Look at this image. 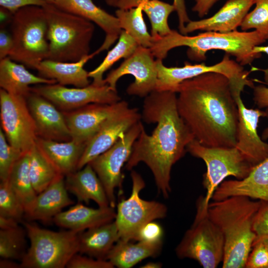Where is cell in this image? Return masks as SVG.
Masks as SVG:
<instances>
[{
    "label": "cell",
    "mask_w": 268,
    "mask_h": 268,
    "mask_svg": "<svg viewBox=\"0 0 268 268\" xmlns=\"http://www.w3.org/2000/svg\"><path fill=\"white\" fill-rule=\"evenodd\" d=\"M0 268H21L20 263L18 264L14 262V260L10 259H0Z\"/></svg>",
    "instance_id": "obj_52"
},
{
    "label": "cell",
    "mask_w": 268,
    "mask_h": 268,
    "mask_svg": "<svg viewBox=\"0 0 268 268\" xmlns=\"http://www.w3.org/2000/svg\"><path fill=\"white\" fill-rule=\"evenodd\" d=\"M48 3L55 4L58 0H46Z\"/></svg>",
    "instance_id": "obj_56"
},
{
    "label": "cell",
    "mask_w": 268,
    "mask_h": 268,
    "mask_svg": "<svg viewBox=\"0 0 268 268\" xmlns=\"http://www.w3.org/2000/svg\"><path fill=\"white\" fill-rule=\"evenodd\" d=\"M256 236H268V202L261 201L259 209L253 222Z\"/></svg>",
    "instance_id": "obj_43"
},
{
    "label": "cell",
    "mask_w": 268,
    "mask_h": 268,
    "mask_svg": "<svg viewBox=\"0 0 268 268\" xmlns=\"http://www.w3.org/2000/svg\"><path fill=\"white\" fill-rule=\"evenodd\" d=\"M27 233L24 227L0 229V259L21 260L26 254Z\"/></svg>",
    "instance_id": "obj_36"
},
{
    "label": "cell",
    "mask_w": 268,
    "mask_h": 268,
    "mask_svg": "<svg viewBox=\"0 0 268 268\" xmlns=\"http://www.w3.org/2000/svg\"><path fill=\"white\" fill-rule=\"evenodd\" d=\"M246 268H268V252L260 240L255 239L247 258Z\"/></svg>",
    "instance_id": "obj_40"
},
{
    "label": "cell",
    "mask_w": 268,
    "mask_h": 268,
    "mask_svg": "<svg viewBox=\"0 0 268 268\" xmlns=\"http://www.w3.org/2000/svg\"><path fill=\"white\" fill-rule=\"evenodd\" d=\"M256 238L261 240L264 243L268 252V236H256Z\"/></svg>",
    "instance_id": "obj_54"
},
{
    "label": "cell",
    "mask_w": 268,
    "mask_h": 268,
    "mask_svg": "<svg viewBox=\"0 0 268 268\" xmlns=\"http://www.w3.org/2000/svg\"><path fill=\"white\" fill-rule=\"evenodd\" d=\"M187 151L201 159L206 166L203 181L206 195L197 202L204 209L207 208L215 191L224 179L231 176L242 179L253 167L236 146L208 147L194 139L188 145Z\"/></svg>",
    "instance_id": "obj_8"
},
{
    "label": "cell",
    "mask_w": 268,
    "mask_h": 268,
    "mask_svg": "<svg viewBox=\"0 0 268 268\" xmlns=\"http://www.w3.org/2000/svg\"><path fill=\"white\" fill-rule=\"evenodd\" d=\"M66 187L78 202L89 204L94 201L98 207L110 205L105 189L96 173L89 164L65 176Z\"/></svg>",
    "instance_id": "obj_25"
},
{
    "label": "cell",
    "mask_w": 268,
    "mask_h": 268,
    "mask_svg": "<svg viewBox=\"0 0 268 268\" xmlns=\"http://www.w3.org/2000/svg\"><path fill=\"white\" fill-rule=\"evenodd\" d=\"M261 201L232 196L209 202L207 213L222 232L224 239L223 268H245L256 234L254 219Z\"/></svg>",
    "instance_id": "obj_4"
},
{
    "label": "cell",
    "mask_w": 268,
    "mask_h": 268,
    "mask_svg": "<svg viewBox=\"0 0 268 268\" xmlns=\"http://www.w3.org/2000/svg\"><path fill=\"white\" fill-rule=\"evenodd\" d=\"M48 3L46 0H0V8L12 15L23 7L31 5L44 6Z\"/></svg>",
    "instance_id": "obj_44"
},
{
    "label": "cell",
    "mask_w": 268,
    "mask_h": 268,
    "mask_svg": "<svg viewBox=\"0 0 268 268\" xmlns=\"http://www.w3.org/2000/svg\"><path fill=\"white\" fill-rule=\"evenodd\" d=\"M38 137L67 141L71 139L63 112L44 97L31 92L26 98Z\"/></svg>",
    "instance_id": "obj_19"
},
{
    "label": "cell",
    "mask_w": 268,
    "mask_h": 268,
    "mask_svg": "<svg viewBox=\"0 0 268 268\" xmlns=\"http://www.w3.org/2000/svg\"><path fill=\"white\" fill-rule=\"evenodd\" d=\"M23 154L15 149L7 141L0 129V180H8L11 170L16 161Z\"/></svg>",
    "instance_id": "obj_39"
},
{
    "label": "cell",
    "mask_w": 268,
    "mask_h": 268,
    "mask_svg": "<svg viewBox=\"0 0 268 268\" xmlns=\"http://www.w3.org/2000/svg\"><path fill=\"white\" fill-rule=\"evenodd\" d=\"M255 3V0H227L211 17L190 20L185 26L184 35L197 30L220 33L237 30Z\"/></svg>",
    "instance_id": "obj_22"
},
{
    "label": "cell",
    "mask_w": 268,
    "mask_h": 268,
    "mask_svg": "<svg viewBox=\"0 0 268 268\" xmlns=\"http://www.w3.org/2000/svg\"><path fill=\"white\" fill-rule=\"evenodd\" d=\"M127 104L128 102L124 100L112 104L91 103L75 110L62 111L71 139L86 144L104 122Z\"/></svg>",
    "instance_id": "obj_18"
},
{
    "label": "cell",
    "mask_w": 268,
    "mask_h": 268,
    "mask_svg": "<svg viewBox=\"0 0 268 268\" xmlns=\"http://www.w3.org/2000/svg\"><path fill=\"white\" fill-rule=\"evenodd\" d=\"M30 246L20 261L22 268H64L78 253L79 233L68 230L53 231L22 221Z\"/></svg>",
    "instance_id": "obj_7"
},
{
    "label": "cell",
    "mask_w": 268,
    "mask_h": 268,
    "mask_svg": "<svg viewBox=\"0 0 268 268\" xmlns=\"http://www.w3.org/2000/svg\"><path fill=\"white\" fill-rule=\"evenodd\" d=\"M140 3L143 12L150 22L152 37L164 36L172 31L168 19L170 15L176 11L173 4L160 0H142Z\"/></svg>",
    "instance_id": "obj_35"
},
{
    "label": "cell",
    "mask_w": 268,
    "mask_h": 268,
    "mask_svg": "<svg viewBox=\"0 0 268 268\" xmlns=\"http://www.w3.org/2000/svg\"><path fill=\"white\" fill-rule=\"evenodd\" d=\"M95 56L93 53L79 61L73 62L45 59L39 64L36 70L39 76L55 80L61 85L84 87L90 84L88 72L84 68V66Z\"/></svg>",
    "instance_id": "obj_28"
},
{
    "label": "cell",
    "mask_w": 268,
    "mask_h": 268,
    "mask_svg": "<svg viewBox=\"0 0 268 268\" xmlns=\"http://www.w3.org/2000/svg\"><path fill=\"white\" fill-rule=\"evenodd\" d=\"M268 40V35L257 30H237L227 33L205 31L188 36L172 30L165 36L152 37L149 49L156 59L163 60L172 49L186 46L188 47L187 55L189 59L199 62L205 60L208 51L222 50L234 56L237 62L244 66L251 65L262 56V53H255L254 48Z\"/></svg>",
    "instance_id": "obj_3"
},
{
    "label": "cell",
    "mask_w": 268,
    "mask_h": 268,
    "mask_svg": "<svg viewBox=\"0 0 268 268\" xmlns=\"http://www.w3.org/2000/svg\"><path fill=\"white\" fill-rule=\"evenodd\" d=\"M66 187L65 176L61 175L45 190L37 194L29 209L25 213L27 221H40L44 223L53 218L66 206L74 204Z\"/></svg>",
    "instance_id": "obj_23"
},
{
    "label": "cell",
    "mask_w": 268,
    "mask_h": 268,
    "mask_svg": "<svg viewBox=\"0 0 268 268\" xmlns=\"http://www.w3.org/2000/svg\"><path fill=\"white\" fill-rule=\"evenodd\" d=\"M36 145L57 171L66 176L77 170L86 143L73 139L58 141L38 137Z\"/></svg>",
    "instance_id": "obj_26"
},
{
    "label": "cell",
    "mask_w": 268,
    "mask_h": 268,
    "mask_svg": "<svg viewBox=\"0 0 268 268\" xmlns=\"http://www.w3.org/2000/svg\"><path fill=\"white\" fill-rule=\"evenodd\" d=\"M138 46L132 36L122 30L118 42L108 51L103 61L97 67L88 72L89 77L93 79L92 83L96 85L105 84L104 73L120 59H125L130 57Z\"/></svg>",
    "instance_id": "obj_32"
},
{
    "label": "cell",
    "mask_w": 268,
    "mask_h": 268,
    "mask_svg": "<svg viewBox=\"0 0 268 268\" xmlns=\"http://www.w3.org/2000/svg\"><path fill=\"white\" fill-rule=\"evenodd\" d=\"M125 241L119 239L113 246L105 260L114 267L131 268L149 257H156L161 252L163 241L151 243L142 241Z\"/></svg>",
    "instance_id": "obj_29"
},
{
    "label": "cell",
    "mask_w": 268,
    "mask_h": 268,
    "mask_svg": "<svg viewBox=\"0 0 268 268\" xmlns=\"http://www.w3.org/2000/svg\"><path fill=\"white\" fill-rule=\"evenodd\" d=\"M241 92H232L238 109V123L235 146L254 167L268 158V143L258 134L260 117L264 111L247 108L241 98Z\"/></svg>",
    "instance_id": "obj_17"
},
{
    "label": "cell",
    "mask_w": 268,
    "mask_h": 268,
    "mask_svg": "<svg viewBox=\"0 0 268 268\" xmlns=\"http://www.w3.org/2000/svg\"><path fill=\"white\" fill-rule=\"evenodd\" d=\"M143 125L140 121L132 127L107 150L88 164L100 180L106 193L110 205L115 207L116 189H122L124 176L122 169L128 161L134 142Z\"/></svg>",
    "instance_id": "obj_13"
},
{
    "label": "cell",
    "mask_w": 268,
    "mask_h": 268,
    "mask_svg": "<svg viewBox=\"0 0 268 268\" xmlns=\"http://www.w3.org/2000/svg\"><path fill=\"white\" fill-rule=\"evenodd\" d=\"M138 109L127 104L109 117L87 142L78 162L77 170L109 149L132 127L140 121Z\"/></svg>",
    "instance_id": "obj_16"
},
{
    "label": "cell",
    "mask_w": 268,
    "mask_h": 268,
    "mask_svg": "<svg viewBox=\"0 0 268 268\" xmlns=\"http://www.w3.org/2000/svg\"><path fill=\"white\" fill-rule=\"evenodd\" d=\"M161 267L162 264L161 263L156 262H149L141 267L143 268H160Z\"/></svg>",
    "instance_id": "obj_53"
},
{
    "label": "cell",
    "mask_w": 268,
    "mask_h": 268,
    "mask_svg": "<svg viewBox=\"0 0 268 268\" xmlns=\"http://www.w3.org/2000/svg\"><path fill=\"white\" fill-rule=\"evenodd\" d=\"M225 54L219 63L207 65L204 63L192 65L185 62L183 67H167L162 61L156 59L157 81L156 90L176 92L179 85L185 80L208 72H215L225 75L232 87L253 88V82L249 79L250 71L245 70L236 61Z\"/></svg>",
    "instance_id": "obj_11"
},
{
    "label": "cell",
    "mask_w": 268,
    "mask_h": 268,
    "mask_svg": "<svg viewBox=\"0 0 268 268\" xmlns=\"http://www.w3.org/2000/svg\"><path fill=\"white\" fill-rule=\"evenodd\" d=\"M253 100L260 109H265V117L268 119V87L263 85L254 86Z\"/></svg>",
    "instance_id": "obj_45"
},
{
    "label": "cell",
    "mask_w": 268,
    "mask_h": 268,
    "mask_svg": "<svg viewBox=\"0 0 268 268\" xmlns=\"http://www.w3.org/2000/svg\"><path fill=\"white\" fill-rule=\"evenodd\" d=\"M31 91L47 99L62 111L75 110L91 103L112 104L121 100L117 91L105 84L69 88L58 83L36 85Z\"/></svg>",
    "instance_id": "obj_14"
},
{
    "label": "cell",
    "mask_w": 268,
    "mask_h": 268,
    "mask_svg": "<svg viewBox=\"0 0 268 268\" xmlns=\"http://www.w3.org/2000/svg\"><path fill=\"white\" fill-rule=\"evenodd\" d=\"M173 4L175 9L179 21V30L180 33L184 34L185 27L187 23L191 20L188 14L185 0H173Z\"/></svg>",
    "instance_id": "obj_47"
},
{
    "label": "cell",
    "mask_w": 268,
    "mask_h": 268,
    "mask_svg": "<svg viewBox=\"0 0 268 268\" xmlns=\"http://www.w3.org/2000/svg\"><path fill=\"white\" fill-rule=\"evenodd\" d=\"M163 229L162 226L154 221L147 223L139 231L135 241L151 243L163 241Z\"/></svg>",
    "instance_id": "obj_42"
},
{
    "label": "cell",
    "mask_w": 268,
    "mask_h": 268,
    "mask_svg": "<svg viewBox=\"0 0 268 268\" xmlns=\"http://www.w3.org/2000/svg\"><path fill=\"white\" fill-rule=\"evenodd\" d=\"M43 7L48 25L47 59L73 62L89 55L95 30L93 23L53 4L48 3Z\"/></svg>",
    "instance_id": "obj_5"
},
{
    "label": "cell",
    "mask_w": 268,
    "mask_h": 268,
    "mask_svg": "<svg viewBox=\"0 0 268 268\" xmlns=\"http://www.w3.org/2000/svg\"><path fill=\"white\" fill-rule=\"evenodd\" d=\"M19 222L17 220L10 218L0 216V228L6 229L12 228L18 226Z\"/></svg>",
    "instance_id": "obj_50"
},
{
    "label": "cell",
    "mask_w": 268,
    "mask_h": 268,
    "mask_svg": "<svg viewBox=\"0 0 268 268\" xmlns=\"http://www.w3.org/2000/svg\"><path fill=\"white\" fill-rule=\"evenodd\" d=\"M56 83L55 80L34 75L9 57L0 60V87L10 94L27 98L31 92V85Z\"/></svg>",
    "instance_id": "obj_27"
},
{
    "label": "cell",
    "mask_w": 268,
    "mask_h": 268,
    "mask_svg": "<svg viewBox=\"0 0 268 268\" xmlns=\"http://www.w3.org/2000/svg\"><path fill=\"white\" fill-rule=\"evenodd\" d=\"M232 196H244L268 202V158L254 166L245 178L223 181L211 199L217 201Z\"/></svg>",
    "instance_id": "obj_21"
},
{
    "label": "cell",
    "mask_w": 268,
    "mask_h": 268,
    "mask_svg": "<svg viewBox=\"0 0 268 268\" xmlns=\"http://www.w3.org/2000/svg\"><path fill=\"white\" fill-rule=\"evenodd\" d=\"M176 92L179 114L195 139L208 147L235 146L238 109L225 75L203 73L181 83Z\"/></svg>",
    "instance_id": "obj_2"
},
{
    "label": "cell",
    "mask_w": 268,
    "mask_h": 268,
    "mask_svg": "<svg viewBox=\"0 0 268 268\" xmlns=\"http://www.w3.org/2000/svg\"><path fill=\"white\" fill-rule=\"evenodd\" d=\"M109 6L119 9H129L138 5L142 0H104Z\"/></svg>",
    "instance_id": "obj_49"
},
{
    "label": "cell",
    "mask_w": 268,
    "mask_h": 268,
    "mask_svg": "<svg viewBox=\"0 0 268 268\" xmlns=\"http://www.w3.org/2000/svg\"><path fill=\"white\" fill-rule=\"evenodd\" d=\"M116 212L111 206L93 208L82 202L57 214L53 222L58 226L78 233L115 220Z\"/></svg>",
    "instance_id": "obj_24"
},
{
    "label": "cell",
    "mask_w": 268,
    "mask_h": 268,
    "mask_svg": "<svg viewBox=\"0 0 268 268\" xmlns=\"http://www.w3.org/2000/svg\"><path fill=\"white\" fill-rule=\"evenodd\" d=\"M67 268H113L108 261L96 259L78 253L75 254L69 261Z\"/></svg>",
    "instance_id": "obj_41"
},
{
    "label": "cell",
    "mask_w": 268,
    "mask_h": 268,
    "mask_svg": "<svg viewBox=\"0 0 268 268\" xmlns=\"http://www.w3.org/2000/svg\"><path fill=\"white\" fill-rule=\"evenodd\" d=\"M142 4L129 9H119L115 12L122 30L132 36L139 46L150 48L152 36L147 29L143 16Z\"/></svg>",
    "instance_id": "obj_33"
},
{
    "label": "cell",
    "mask_w": 268,
    "mask_h": 268,
    "mask_svg": "<svg viewBox=\"0 0 268 268\" xmlns=\"http://www.w3.org/2000/svg\"><path fill=\"white\" fill-rule=\"evenodd\" d=\"M196 207L193 223L177 246L176 254L180 259L196 260L204 268H215L223 260L224 237L209 217L207 209L198 204Z\"/></svg>",
    "instance_id": "obj_9"
},
{
    "label": "cell",
    "mask_w": 268,
    "mask_h": 268,
    "mask_svg": "<svg viewBox=\"0 0 268 268\" xmlns=\"http://www.w3.org/2000/svg\"><path fill=\"white\" fill-rule=\"evenodd\" d=\"M176 93L155 90L144 97L141 119L157 125L151 134L142 128L125 165L126 170L132 171L139 163L145 164L152 173L158 192L166 199L172 190V167L195 139L179 114Z\"/></svg>",
    "instance_id": "obj_1"
},
{
    "label": "cell",
    "mask_w": 268,
    "mask_h": 268,
    "mask_svg": "<svg viewBox=\"0 0 268 268\" xmlns=\"http://www.w3.org/2000/svg\"><path fill=\"white\" fill-rule=\"evenodd\" d=\"M55 5L95 23L103 30L104 40L94 52L95 55L108 50L119 39L122 30L117 17L98 6L92 0H58Z\"/></svg>",
    "instance_id": "obj_20"
},
{
    "label": "cell",
    "mask_w": 268,
    "mask_h": 268,
    "mask_svg": "<svg viewBox=\"0 0 268 268\" xmlns=\"http://www.w3.org/2000/svg\"><path fill=\"white\" fill-rule=\"evenodd\" d=\"M1 129L9 143L22 154L29 152L38 138L26 98L0 89Z\"/></svg>",
    "instance_id": "obj_12"
},
{
    "label": "cell",
    "mask_w": 268,
    "mask_h": 268,
    "mask_svg": "<svg viewBox=\"0 0 268 268\" xmlns=\"http://www.w3.org/2000/svg\"><path fill=\"white\" fill-rule=\"evenodd\" d=\"M8 182L24 206L25 213L37 195L29 174V152L22 154L16 161L11 170Z\"/></svg>",
    "instance_id": "obj_31"
},
{
    "label": "cell",
    "mask_w": 268,
    "mask_h": 268,
    "mask_svg": "<svg viewBox=\"0 0 268 268\" xmlns=\"http://www.w3.org/2000/svg\"><path fill=\"white\" fill-rule=\"evenodd\" d=\"M120 239L115 220L79 233L78 253L99 260H105Z\"/></svg>",
    "instance_id": "obj_30"
},
{
    "label": "cell",
    "mask_w": 268,
    "mask_h": 268,
    "mask_svg": "<svg viewBox=\"0 0 268 268\" xmlns=\"http://www.w3.org/2000/svg\"><path fill=\"white\" fill-rule=\"evenodd\" d=\"M10 22L13 45L8 57L36 69L47 59L49 53L48 25L43 6L23 7L12 15Z\"/></svg>",
    "instance_id": "obj_6"
},
{
    "label": "cell",
    "mask_w": 268,
    "mask_h": 268,
    "mask_svg": "<svg viewBox=\"0 0 268 268\" xmlns=\"http://www.w3.org/2000/svg\"><path fill=\"white\" fill-rule=\"evenodd\" d=\"M131 177V195L118 203L115 219L120 239L125 241H135L139 231L143 226L156 219L164 218L167 214V207L164 203L140 198V192L145 187L141 176L132 170Z\"/></svg>",
    "instance_id": "obj_10"
},
{
    "label": "cell",
    "mask_w": 268,
    "mask_h": 268,
    "mask_svg": "<svg viewBox=\"0 0 268 268\" xmlns=\"http://www.w3.org/2000/svg\"><path fill=\"white\" fill-rule=\"evenodd\" d=\"M25 209L10 188L8 180L0 183V216L14 218L20 223L24 218Z\"/></svg>",
    "instance_id": "obj_37"
},
{
    "label": "cell",
    "mask_w": 268,
    "mask_h": 268,
    "mask_svg": "<svg viewBox=\"0 0 268 268\" xmlns=\"http://www.w3.org/2000/svg\"><path fill=\"white\" fill-rule=\"evenodd\" d=\"M254 52L258 53H266L268 56V45L266 46H257L254 47ZM252 71L260 70L264 73V79L266 83L268 84V67L266 69H261L253 67L251 69Z\"/></svg>",
    "instance_id": "obj_51"
},
{
    "label": "cell",
    "mask_w": 268,
    "mask_h": 268,
    "mask_svg": "<svg viewBox=\"0 0 268 268\" xmlns=\"http://www.w3.org/2000/svg\"><path fill=\"white\" fill-rule=\"evenodd\" d=\"M255 7L240 25L244 31L254 29L268 35V0H255Z\"/></svg>",
    "instance_id": "obj_38"
},
{
    "label": "cell",
    "mask_w": 268,
    "mask_h": 268,
    "mask_svg": "<svg viewBox=\"0 0 268 268\" xmlns=\"http://www.w3.org/2000/svg\"><path fill=\"white\" fill-rule=\"evenodd\" d=\"M127 74L132 75L134 81L127 88L129 95L145 97L156 90L157 71L156 60L149 48L138 46L135 51L116 68L111 70L104 82L114 91L119 79Z\"/></svg>",
    "instance_id": "obj_15"
},
{
    "label": "cell",
    "mask_w": 268,
    "mask_h": 268,
    "mask_svg": "<svg viewBox=\"0 0 268 268\" xmlns=\"http://www.w3.org/2000/svg\"><path fill=\"white\" fill-rule=\"evenodd\" d=\"M13 42L10 32L2 28L0 30V60L8 57L12 48Z\"/></svg>",
    "instance_id": "obj_46"
},
{
    "label": "cell",
    "mask_w": 268,
    "mask_h": 268,
    "mask_svg": "<svg viewBox=\"0 0 268 268\" xmlns=\"http://www.w3.org/2000/svg\"><path fill=\"white\" fill-rule=\"evenodd\" d=\"M29 174L37 194L43 191L57 178L63 175L43 154L36 144L29 151Z\"/></svg>",
    "instance_id": "obj_34"
},
{
    "label": "cell",
    "mask_w": 268,
    "mask_h": 268,
    "mask_svg": "<svg viewBox=\"0 0 268 268\" xmlns=\"http://www.w3.org/2000/svg\"><path fill=\"white\" fill-rule=\"evenodd\" d=\"M262 138L264 140L267 139L268 138V127L264 131L262 134Z\"/></svg>",
    "instance_id": "obj_55"
},
{
    "label": "cell",
    "mask_w": 268,
    "mask_h": 268,
    "mask_svg": "<svg viewBox=\"0 0 268 268\" xmlns=\"http://www.w3.org/2000/svg\"><path fill=\"white\" fill-rule=\"evenodd\" d=\"M218 0H195V4L192 10L197 13L200 17L206 15L211 7Z\"/></svg>",
    "instance_id": "obj_48"
}]
</instances>
